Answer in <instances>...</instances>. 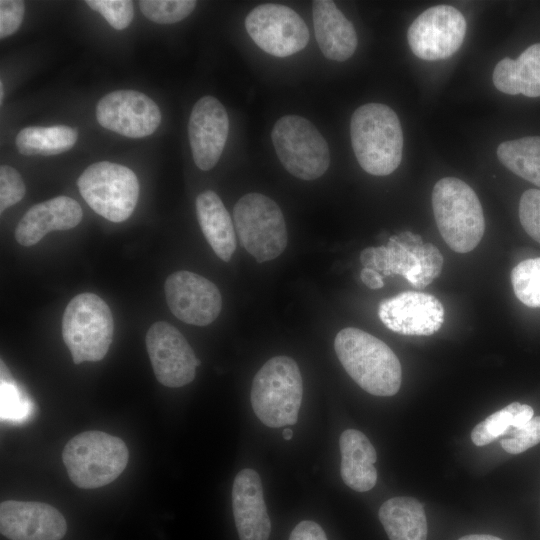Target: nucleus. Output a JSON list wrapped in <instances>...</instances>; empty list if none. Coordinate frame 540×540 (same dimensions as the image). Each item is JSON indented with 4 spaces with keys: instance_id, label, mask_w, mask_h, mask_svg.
<instances>
[{
    "instance_id": "f257e3e1",
    "label": "nucleus",
    "mask_w": 540,
    "mask_h": 540,
    "mask_svg": "<svg viewBox=\"0 0 540 540\" xmlns=\"http://www.w3.org/2000/svg\"><path fill=\"white\" fill-rule=\"evenodd\" d=\"M336 355L348 375L366 392L393 396L401 386V364L393 350L377 337L354 327L339 331Z\"/></svg>"
},
{
    "instance_id": "f03ea898",
    "label": "nucleus",
    "mask_w": 540,
    "mask_h": 540,
    "mask_svg": "<svg viewBox=\"0 0 540 540\" xmlns=\"http://www.w3.org/2000/svg\"><path fill=\"white\" fill-rule=\"evenodd\" d=\"M351 144L359 165L375 176L396 170L402 159L403 132L397 114L387 105L367 103L350 121Z\"/></svg>"
},
{
    "instance_id": "7ed1b4c3",
    "label": "nucleus",
    "mask_w": 540,
    "mask_h": 540,
    "mask_svg": "<svg viewBox=\"0 0 540 540\" xmlns=\"http://www.w3.org/2000/svg\"><path fill=\"white\" fill-rule=\"evenodd\" d=\"M432 208L438 230L453 251L467 253L480 243L485 231L483 209L467 183L455 177L437 181Z\"/></svg>"
},
{
    "instance_id": "20e7f679",
    "label": "nucleus",
    "mask_w": 540,
    "mask_h": 540,
    "mask_svg": "<svg viewBox=\"0 0 540 540\" xmlns=\"http://www.w3.org/2000/svg\"><path fill=\"white\" fill-rule=\"evenodd\" d=\"M129 451L122 439L103 431H85L74 436L62 451L70 480L79 488L105 486L127 466Z\"/></svg>"
},
{
    "instance_id": "39448f33",
    "label": "nucleus",
    "mask_w": 540,
    "mask_h": 540,
    "mask_svg": "<svg viewBox=\"0 0 540 540\" xmlns=\"http://www.w3.org/2000/svg\"><path fill=\"white\" fill-rule=\"evenodd\" d=\"M302 394V377L297 363L288 356H276L256 373L251 404L263 424L279 428L297 422Z\"/></svg>"
},
{
    "instance_id": "423d86ee",
    "label": "nucleus",
    "mask_w": 540,
    "mask_h": 540,
    "mask_svg": "<svg viewBox=\"0 0 540 540\" xmlns=\"http://www.w3.org/2000/svg\"><path fill=\"white\" fill-rule=\"evenodd\" d=\"M113 333L111 310L99 296L85 292L68 303L62 317V337L75 364L102 360Z\"/></svg>"
},
{
    "instance_id": "0eeeda50",
    "label": "nucleus",
    "mask_w": 540,
    "mask_h": 540,
    "mask_svg": "<svg viewBox=\"0 0 540 540\" xmlns=\"http://www.w3.org/2000/svg\"><path fill=\"white\" fill-rule=\"evenodd\" d=\"M360 261L385 276L401 275L414 288L422 289L440 275L444 260L433 244L423 243L419 235L405 231L392 236L387 246L364 249Z\"/></svg>"
},
{
    "instance_id": "6e6552de",
    "label": "nucleus",
    "mask_w": 540,
    "mask_h": 540,
    "mask_svg": "<svg viewBox=\"0 0 540 540\" xmlns=\"http://www.w3.org/2000/svg\"><path fill=\"white\" fill-rule=\"evenodd\" d=\"M233 219L240 245L256 261L277 258L286 248L287 229L277 203L260 193L242 196L234 206Z\"/></svg>"
},
{
    "instance_id": "1a4fd4ad",
    "label": "nucleus",
    "mask_w": 540,
    "mask_h": 540,
    "mask_svg": "<svg viewBox=\"0 0 540 540\" xmlns=\"http://www.w3.org/2000/svg\"><path fill=\"white\" fill-rule=\"evenodd\" d=\"M271 139L283 167L302 180L321 177L330 165L328 144L306 118L285 115L276 121Z\"/></svg>"
},
{
    "instance_id": "9d476101",
    "label": "nucleus",
    "mask_w": 540,
    "mask_h": 540,
    "mask_svg": "<svg viewBox=\"0 0 540 540\" xmlns=\"http://www.w3.org/2000/svg\"><path fill=\"white\" fill-rule=\"evenodd\" d=\"M79 192L97 214L111 222H123L133 213L139 182L126 166L108 161L89 165L77 180Z\"/></svg>"
},
{
    "instance_id": "9b49d317",
    "label": "nucleus",
    "mask_w": 540,
    "mask_h": 540,
    "mask_svg": "<svg viewBox=\"0 0 540 540\" xmlns=\"http://www.w3.org/2000/svg\"><path fill=\"white\" fill-rule=\"evenodd\" d=\"M245 28L259 48L276 57H288L301 51L310 38L300 15L281 4L256 6L247 15Z\"/></svg>"
},
{
    "instance_id": "f8f14e48",
    "label": "nucleus",
    "mask_w": 540,
    "mask_h": 540,
    "mask_svg": "<svg viewBox=\"0 0 540 540\" xmlns=\"http://www.w3.org/2000/svg\"><path fill=\"white\" fill-rule=\"evenodd\" d=\"M466 21L450 5H435L422 12L410 25L407 40L415 56L426 61L443 60L462 45Z\"/></svg>"
},
{
    "instance_id": "ddd939ff",
    "label": "nucleus",
    "mask_w": 540,
    "mask_h": 540,
    "mask_svg": "<svg viewBox=\"0 0 540 540\" xmlns=\"http://www.w3.org/2000/svg\"><path fill=\"white\" fill-rule=\"evenodd\" d=\"M146 347L162 385L178 388L193 381L200 361L176 327L164 321L154 323L147 331Z\"/></svg>"
},
{
    "instance_id": "4468645a",
    "label": "nucleus",
    "mask_w": 540,
    "mask_h": 540,
    "mask_svg": "<svg viewBox=\"0 0 540 540\" xmlns=\"http://www.w3.org/2000/svg\"><path fill=\"white\" fill-rule=\"evenodd\" d=\"M96 118L108 130L130 138H142L156 131L161 122V112L144 93L117 90L99 100Z\"/></svg>"
},
{
    "instance_id": "2eb2a0df",
    "label": "nucleus",
    "mask_w": 540,
    "mask_h": 540,
    "mask_svg": "<svg viewBox=\"0 0 540 540\" xmlns=\"http://www.w3.org/2000/svg\"><path fill=\"white\" fill-rule=\"evenodd\" d=\"M164 290L171 312L187 324L206 326L220 314L219 289L199 274L186 270L174 272L167 277Z\"/></svg>"
},
{
    "instance_id": "dca6fc26",
    "label": "nucleus",
    "mask_w": 540,
    "mask_h": 540,
    "mask_svg": "<svg viewBox=\"0 0 540 540\" xmlns=\"http://www.w3.org/2000/svg\"><path fill=\"white\" fill-rule=\"evenodd\" d=\"M378 315L382 323L396 333L429 336L441 328L444 307L431 294L407 291L382 300Z\"/></svg>"
},
{
    "instance_id": "f3484780",
    "label": "nucleus",
    "mask_w": 540,
    "mask_h": 540,
    "mask_svg": "<svg viewBox=\"0 0 540 540\" xmlns=\"http://www.w3.org/2000/svg\"><path fill=\"white\" fill-rule=\"evenodd\" d=\"M229 133L225 107L213 96L200 98L188 122L189 143L196 166L208 171L219 161Z\"/></svg>"
},
{
    "instance_id": "a211bd4d",
    "label": "nucleus",
    "mask_w": 540,
    "mask_h": 540,
    "mask_svg": "<svg viewBox=\"0 0 540 540\" xmlns=\"http://www.w3.org/2000/svg\"><path fill=\"white\" fill-rule=\"evenodd\" d=\"M0 531L10 540H61L67 524L49 504L7 500L0 505Z\"/></svg>"
},
{
    "instance_id": "6ab92c4d",
    "label": "nucleus",
    "mask_w": 540,
    "mask_h": 540,
    "mask_svg": "<svg viewBox=\"0 0 540 540\" xmlns=\"http://www.w3.org/2000/svg\"><path fill=\"white\" fill-rule=\"evenodd\" d=\"M232 507L240 540H268L271 523L263 498L259 474L243 469L232 487Z\"/></svg>"
},
{
    "instance_id": "aec40b11",
    "label": "nucleus",
    "mask_w": 540,
    "mask_h": 540,
    "mask_svg": "<svg viewBox=\"0 0 540 540\" xmlns=\"http://www.w3.org/2000/svg\"><path fill=\"white\" fill-rule=\"evenodd\" d=\"M81 206L68 196H57L33 205L20 219L15 239L23 246L37 244L47 233L69 230L82 220Z\"/></svg>"
},
{
    "instance_id": "412c9836",
    "label": "nucleus",
    "mask_w": 540,
    "mask_h": 540,
    "mask_svg": "<svg viewBox=\"0 0 540 540\" xmlns=\"http://www.w3.org/2000/svg\"><path fill=\"white\" fill-rule=\"evenodd\" d=\"M312 12L316 41L323 55L339 62L349 59L358 44L353 24L333 1H313Z\"/></svg>"
},
{
    "instance_id": "4be33fe9",
    "label": "nucleus",
    "mask_w": 540,
    "mask_h": 540,
    "mask_svg": "<svg viewBox=\"0 0 540 540\" xmlns=\"http://www.w3.org/2000/svg\"><path fill=\"white\" fill-rule=\"evenodd\" d=\"M343 482L357 492L371 490L377 482L376 450L359 430H345L339 440Z\"/></svg>"
},
{
    "instance_id": "5701e85b",
    "label": "nucleus",
    "mask_w": 540,
    "mask_h": 540,
    "mask_svg": "<svg viewBox=\"0 0 540 540\" xmlns=\"http://www.w3.org/2000/svg\"><path fill=\"white\" fill-rule=\"evenodd\" d=\"M198 223L215 254L228 262L236 249V231L220 197L212 190L196 198Z\"/></svg>"
},
{
    "instance_id": "b1692460",
    "label": "nucleus",
    "mask_w": 540,
    "mask_h": 540,
    "mask_svg": "<svg viewBox=\"0 0 540 540\" xmlns=\"http://www.w3.org/2000/svg\"><path fill=\"white\" fill-rule=\"evenodd\" d=\"M494 86L509 95L540 96V43L524 50L516 60H500L493 71Z\"/></svg>"
},
{
    "instance_id": "393cba45",
    "label": "nucleus",
    "mask_w": 540,
    "mask_h": 540,
    "mask_svg": "<svg viewBox=\"0 0 540 540\" xmlns=\"http://www.w3.org/2000/svg\"><path fill=\"white\" fill-rule=\"evenodd\" d=\"M378 515L390 540H427V519L417 499L390 498L381 505Z\"/></svg>"
},
{
    "instance_id": "a878e982",
    "label": "nucleus",
    "mask_w": 540,
    "mask_h": 540,
    "mask_svg": "<svg viewBox=\"0 0 540 540\" xmlns=\"http://www.w3.org/2000/svg\"><path fill=\"white\" fill-rule=\"evenodd\" d=\"M77 138V130L66 125L29 126L17 134L15 143L23 155L50 156L70 150Z\"/></svg>"
},
{
    "instance_id": "bb28decb",
    "label": "nucleus",
    "mask_w": 540,
    "mask_h": 540,
    "mask_svg": "<svg viewBox=\"0 0 540 540\" xmlns=\"http://www.w3.org/2000/svg\"><path fill=\"white\" fill-rule=\"evenodd\" d=\"M497 157L511 172L540 187V136L502 142Z\"/></svg>"
},
{
    "instance_id": "cd10ccee",
    "label": "nucleus",
    "mask_w": 540,
    "mask_h": 540,
    "mask_svg": "<svg viewBox=\"0 0 540 540\" xmlns=\"http://www.w3.org/2000/svg\"><path fill=\"white\" fill-rule=\"evenodd\" d=\"M533 417L531 406L513 402L478 423L471 432L472 442L476 446L487 445L501 438L510 427H520Z\"/></svg>"
},
{
    "instance_id": "c85d7f7f",
    "label": "nucleus",
    "mask_w": 540,
    "mask_h": 540,
    "mask_svg": "<svg viewBox=\"0 0 540 540\" xmlns=\"http://www.w3.org/2000/svg\"><path fill=\"white\" fill-rule=\"evenodd\" d=\"M511 282L519 301L540 308V257L518 263L511 271Z\"/></svg>"
},
{
    "instance_id": "c756f323",
    "label": "nucleus",
    "mask_w": 540,
    "mask_h": 540,
    "mask_svg": "<svg viewBox=\"0 0 540 540\" xmlns=\"http://www.w3.org/2000/svg\"><path fill=\"white\" fill-rule=\"evenodd\" d=\"M194 0H141L143 15L158 24H173L189 16L195 9Z\"/></svg>"
},
{
    "instance_id": "7c9ffc66",
    "label": "nucleus",
    "mask_w": 540,
    "mask_h": 540,
    "mask_svg": "<svg viewBox=\"0 0 540 540\" xmlns=\"http://www.w3.org/2000/svg\"><path fill=\"white\" fill-rule=\"evenodd\" d=\"M510 454H519L540 443V416H534L520 427H510L500 440Z\"/></svg>"
},
{
    "instance_id": "2f4dec72",
    "label": "nucleus",
    "mask_w": 540,
    "mask_h": 540,
    "mask_svg": "<svg viewBox=\"0 0 540 540\" xmlns=\"http://www.w3.org/2000/svg\"><path fill=\"white\" fill-rule=\"evenodd\" d=\"M85 3L116 30L129 26L134 16L133 2L129 0H86Z\"/></svg>"
},
{
    "instance_id": "473e14b6",
    "label": "nucleus",
    "mask_w": 540,
    "mask_h": 540,
    "mask_svg": "<svg viewBox=\"0 0 540 540\" xmlns=\"http://www.w3.org/2000/svg\"><path fill=\"white\" fill-rule=\"evenodd\" d=\"M519 220L526 233L540 243V189H528L522 194Z\"/></svg>"
},
{
    "instance_id": "72a5a7b5",
    "label": "nucleus",
    "mask_w": 540,
    "mask_h": 540,
    "mask_svg": "<svg viewBox=\"0 0 540 540\" xmlns=\"http://www.w3.org/2000/svg\"><path fill=\"white\" fill-rule=\"evenodd\" d=\"M25 193L26 187L20 173L9 165H1L0 212L22 200Z\"/></svg>"
},
{
    "instance_id": "f704fd0d",
    "label": "nucleus",
    "mask_w": 540,
    "mask_h": 540,
    "mask_svg": "<svg viewBox=\"0 0 540 540\" xmlns=\"http://www.w3.org/2000/svg\"><path fill=\"white\" fill-rule=\"evenodd\" d=\"M25 12V3L20 0L0 1V38L14 34L20 27Z\"/></svg>"
},
{
    "instance_id": "c9c22d12",
    "label": "nucleus",
    "mask_w": 540,
    "mask_h": 540,
    "mask_svg": "<svg viewBox=\"0 0 540 540\" xmlns=\"http://www.w3.org/2000/svg\"><path fill=\"white\" fill-rule=\"evenodd\" d=\"M289 540H327V537L319 524L304 520L295 526Z\"/></svg>"
},
{
    "instance_id": "e433bc0d",
    "label": "nucleus",
    "mask_w": 540,
    "mask_h": 540,
    "mask_svg": "<svg viewBox=\"0 0 540 540\" xmlns=\"http://www.w3.org/2000/svg\"><path fill=\"white\" fill-rule=\"evenodd\" d=\"M360 278L370 289H380L384 286L382 275L374 269L364 267L360 272Z\"/></svg>"
},
{
    "instance_id": "4c0bfd02",
    "label": "nucleus",
    "mask_w": 540,
    "mask_h": 540,
    "mask_svg": "<svg viewBox=\"0 0 540 540\" xmlns=\"http://www.w3.org/2000/svg\"><path fill=\"white\" fill-rule=\"evenodd\" d=\"M458 540H502L499 537L487 534H470L459 538Z\"/></svg>"
},
{
    "instance_id": "58836bf2",
    "label": "nucleus",
    "mask_w": 540,
    "mask_h": 540,
    "mask_svg": "<svg viewBox=\"0 0 540 540\" xmlns=\"http://www.w3.org/2000/svg\"><path fill=\"white\" fill-rule=\"evenodd\" d=\"M282 436H283L284 439L290 440L292 438V436H293V432H292L291 429L286 428V429L283 430Z\"/></svg>"
},
{
    "instance_id": "ea45409f",
    "label": "nucleus",
    "mask_w": 540,
    "mask_h": 540,
    "mask_svg": "<svg viewBox=\"0 0 540 540\" xmlns=\"http://www.w3.org/2000/svg\"><path fill=\"white\" fill-rule=\"evenodd\" d=\"M3 99H4V89H3V83L1 81L0 82V103L1 104L3 103Z\"/></svg>"
}]
</instances>
